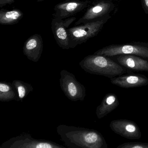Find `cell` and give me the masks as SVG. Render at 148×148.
Returning a JSON list of instances; mask_svg holds the SVG:
<instances>
[{
	"label": "cell",
	"mask_w": 148,
	"mask_h": 148,
	"mask_svg": "<svg viewBox=\"0 0 148 148\" xmlns=\"http://www.w3.org/2000/svg\"><path fill=\"white\" fill-rule=\"evenodd\" d=\"M93 54L108 57L120 55H135L148 59V43L132 42L119 45H112L105 47Z\"/></svg>",
	"instance_id": "obj_4"
},
{
	"label": "cell",
	"mask_w": 148,
	"mask_h": 148,
	"mask_svg": "<svg viewBox=\"0 0 148 148\" xmlns=\"http://www.w3.org/2000/svg\"><path fill=\"white\" fill-rule=\"evenodd\" d=\"M44 1H45V0H37V1L38 2H40Z\"/></svg>",
	"instance_id": "obj_21"
},
{
	"label": "cell",
	"mask_w": 148,
	"mask_h": 148,
	"mask_svg": "<svg viewBox=\"0 0 148 148\" xmlns=\"http://www.w3.org/2000/svg\"><path fill=\"white\" fill-rule=\"evenodd\" d=\"M60 88L67 98L72 101H83L86 95V88L74 74L65 70L60 71Z\"/></svg>",
	"instance_id": "obj_5"
},
{
	"label": "cell",
	"mask_w": 148,
	"mask_h": 148,
	"mask_svg": "<svg viewBox=\"0 0 148 148\" xmlns=\"http://www.w3.org/2000/svg\"><path fill=\"white\" fill-rule=\"evenodd\" d=\"M111 17L110 14H108L97 20L68 28L70 48H75L97 36Z\"/></svg>",
	"instance_id": "obj_3"
},
{
	"label": "cell",
	"mask_w": 148,
	"mask_h": 148,
	"mask_svg": "<svg viewBox=\"0 0 148 148\" xmlns=\"http://www.w3.org/2000/svg\"><path fill=\"white\" fill-rule=\"evenodd\" d=\"M141 1L144 11L148 15V0H141Z\"/></svg>",
	"instance_id": "obj_20"
},
{
	"label": "cell",
	"mask_w": 148,
	"mask_h": 148,
	"mask_svg": "<svg viewBox=\"0 0 148 148\" xmlns=\"http://www.w3.org/2000/svg\"><path fill=\"white\" fill-rule=\"evenodd\" d=\"M0 148H66L52 141L37 139L30 134H22L12 138L1 145Z\"/></svg>",
	"instance_id": "obj_6"
},
{
	"label": "cell",
	"mask_w": 148,
	"mask_h": 148,
	"mask_svg": "<svg viewBox=\"0 0 148 148\" xmlns=\"http://www.w3.org/2000/svg\"><path fill=\"white\" fill-rule=\"evenodd\" d=\"M91 3L90 0H65L55 6L53 16L62 19L68 18L87 8Z\"/></svg>",
	"instance_id": "obj_8"
},
{
	"label": "cell",
	"mask_w": 148,
	"mask_h": 148,
	"mask_svg": "<svg viewBox=\"0 0 148 148\" xmlns=\"http://www.w3.org/2000/svg\"><path fill=\"white\" fill-rule=\"evenodd\" d=\"M111 83L121 88L129 89L148 85V78L143 74L127 72L110 79Z\"/></svg>",
	"instance_id": "obj_11"
},
{
	"label": "cell",
	"mask_w": 148,
	"mask_h": 148,
	"mask_svg": "<svg viewBox=\"0 0 148 148\" xmlns=\"http://www.w3.org/2000/svg\"><path fill=\"white\" fill-rule=\"evenodd\" d=\"M43 50V41L40 34H35L28 38L23 47V53L28 59L34 62L39 61Z\"/></svg>",
	"instance_id": "obj_13"
},
{
	"label": "cell",
	"mask_w": 148,
	"mask_h": 148,
	"mask_svg": "<svg viewBox=\"0 0 148 148\" xmlns=\"http://www.w3.org/2000/svg\"><path fill=\"white\" fill-rule=\"evenodd\" d=\"M15 0H0V8H2L7 5H12Z\"/></svg>",
	"instance_id": "obj_19"
},
{
	"label": "cell",
	"mask_w": 148,
	"mask_h": 148,
	"mask_svg": "<svg viewBox=\"0 0 148 148\" xmlns=\"http://www.w3.org/2000/svg\"><path fill=\"white\" fill-rule=\"evenodd\" d=\"M57 131L68 148H108L104 138L96 130L60 125L57 127Z\"/></svg>",
	"instance_id": "obj_1"
},
{
	"label": "cell",
	"mask_w": 148,
	"mask_h": 148,
	"mask_svg": "<svg viewBox=\"0 0 148 148\" xmlns=\"http://www.w3.org/2000/svg\"><path fill=\"white\" fill-rule=\"evenodd\" d=\"M18 93L12 83L1 81L0 82V101L9 102L17 101Z\"/></svg>",
	"instance_id": "obj_16"
},
{
	"label": "cell",
	"mask_w": 148,
	"mask_h": 148,
	"mask_svg": "<svg viewBox=\"0 0 148 148\" xmlns=\"http://www.w3.org/2000/svg\"><path fill=\"white\" fill-rule=\"evenodd\" d=\"M110 127L116 134L129 139H139L142 133L138 125L132 120L116 119L110 123Z\"/></svg>",
	"instance_id": "obj_10"
},
{
	"label": "cell",
	"mask_w": 148,
	"mask_h": 148,
	"mask_svg": "<svg viewBox=\"0 0 148 148\" xmlns=\"http://www.w3.org/2000/svg\"><path fill=\"white\" fill-rule=\"evenodd\" d=\"M115 7L112 0H97L87 7L84 15L75 23V25L101 18L110 14Z\"/></svg>",
	"instance_id": "obj_7"
},
{
	"label": "cell",
	"mask_w": 148,
	"mask_h": 148,
	"mask_svg": "<svg viewBox=\"0 0 148 148\" xmlns=\"http://www.w3.org/2000/svg\"><path fill=\"white\" fill-rule=\"evenodd\" d=\"M116 62L129 72L148 73V59L135 55L116 56Z\"/></svg>",
	"instance_id": "obj_12"
},
{
	"label": "cell",
	"mask_w": 148,
	"mask_h": 148,
	"mask_svg": "<svg viewBox=\"0 0 148 148\" xmlns=\"http://www.w3.org/2000/svg\"><path fill=\"white\" fill-rule=\"evenodd\" d=\"M76 19L75 18H68L64 20L58 18H53L52 21L51 27L54 38L59 46L63 49H70L67 29Z\"/></svg>",
	"instance_id": "obj_9"
},
{
	"label": "cell",
	"mask_w": 148,
	"mask_h": 148,
	"mask_svg": "<svg viewBox=\"0 0 148 148\" xmlns=\"http://www.w3.org/2000/svg\"><path fill=\"white\" fill-rule=\"evenodd\" d=\"M23 16L24 14L19 9H1L0 10V24L1 25H15L19 22Z\"/></svg>",
	"instance_id": "obj_15"
},
{
	"label": "cell",
	"mask_w": 148,
	"mask_h": 148,
	"mask_svg": "<svg viewBox=\"0 0 148 148\" xmlns=\"http://www.w3.org/2000/svg\"><path fill=\"white\" fill-rule=\"evenodd\" d=\"M113 1H122V0H113Z\"/></svg>",
	"instance_id": "obj_22"
},
{
	"label": "cell",
	"mask_w": 148,
	"mask_h": 148,
	"mask_svg": "<svg viewBox=\"0 0 148 148\" xmlns=\"http://www.w3.org/2000/svg\"><path fill=\"white\" fill-rule=\"evenodd\" d=\"M116 148H148V143L129 142L119 145Z\"/></svg>",
	"instance_id": "obj_18"
},
{
	"label": "cell",
	"mask_w": 148,
	"mask_h": 148,
	"mask_svg": "<svg viewBox=\"0 0 148 148\" xmlns=\"http://www.w3.org/2000/svg\"><path fill=\"white\" fill-rule=\"evenodd\" d=\"M15 86L18 93L17 101H22L28 94L33 91L32 85L20 80H14L12 82Z\"/></svg>",
	"instance_id": "obj_17"
},
{
	"label": "cell",
	"mask_w": 148,
	"mask_h": 148,
	"mask_svg": "<svg viewBox=\"0 0 148 148\" xmlns=\"http://www.w3.org/2000/svg\"><path fill=\"white\" fill-rule=\"evenodd\" d=\"M119 102L116 95L109 93L105 95L101 104L97 107L96 113L99 119H101L113 111L119 105Z\"/></svg>",
	"instance_id": "obj_14"
},
{
	"label": "cell",
	"mask_w": 148,
	"mask_h": 148,
	"mask_svg": "<svg viewBox=\"0 0 148 148\" xmlns=\"http://www.w3.org/2000/svg\"><path fill=\"white\" fill-rule=\"evenodd\" d=\"M79 65L86 73L110 79L128 72L125 68L110 57L101 55H88L79 62Z\"/></svg>",
	"instance_id": "obj_2"
}]
</instances>
